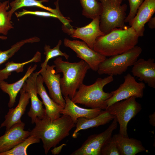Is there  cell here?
<instances>
[{
  "label": "cell",
  "mask_w": 155,
  "mask_h": 155,
  "mask_svg": "<svg viewBox=\"0 0 155 155\" xmlns=\"http://www.w3.org/2000/svg\"><path fill=\"white\" fill-rule=\"evenodd\" d=\"M40 139L30 135L24 141L8 150L0 153V155H27V150L30 145L40 142Z\"/></svg>",
  "instance_id": "4316f807"
},
{
  "label": "cell",
  "mask_w": 155,
  "mask_h": 155,
  "mask_svg": "<svg viewBox=\"0 0 155 155\" xmlns=\"http://www.w3.org/2000/svg\"><path fill=\"white\" fill-rule=\"evenodd\" d=\"M131 72L134 77L139 78L141 82L144 81L148 86L155 88V63L153 59L147 60L140 58L134 63Z\"/></svg>",
  "instance_id": "9a60e30c"
},
{
  "label": "cell",
  "mask_w": 155,
  "mask_h": 155,
  "mask_svg": "<svg viewBox=\"0 0 155 155\" xmlns=\"http://www.w3.org/2000/svg\"><path fill=\"white\" fill-rule=\"evenodd\" d=\"M142 51V48L136 45L126 52L106 58L99 64L97 71L100 75H120L133 65Z\"/></svg>",
  "instance_id": "8992f818"
},
{
  "label": "cell",
  "mask_w": 155,
  "mask_h": 155,
  "mask_svg": "<svg viewBox=\"0 0 155 155\" xmlns=\"http://www.w3.org/2000/svg\"><path fill=\"white\" fill-rule=\"evenodd\" d=\"M37 65L30 66L27 68L24 75L18 81L11 84H9L4 80L0 81V88L2 91L7 94L9 96L8 106L11 108L16 102V97L27 79L33 72L37 68Z\"/></svg>",
  "instance_id": "603a6c76"
},
{
  "label": "cell",
  "mask_w": 155,
  "mask_h": 155,
  "mask_svg": "<svg viewBox=\"0 0 155 155\" xmlns=\"http://www.w3.org/2000/svg\"><path fill=\"white\" fill-rule=\"evenodd\" d=\"M129 2L130 11L125 19V23L129 24L135 17L137 10L144 0H128Z\"/></svg>",
  "instance_id": "4dcf8cb0"
},
{
  "label": "cell",
  "mask_w": 155,
  "mask_h": 155,
  "mask_svg": "<svg viewBox=\"0 0 155 155\" xmlns=\"http://www.w3.org/2000/svg\"><path fill=\"white\" fill-rule=\"evenodd\" d=\"M7 38V37L4 36H0V39L3 40H6Z\"/></svg>",
  "instance_id": "d590c367"
},
{
  "label": "cell",
  "mask_w": 155,
  "mask_h": 155,
  "mask_svg": "<svg viewBox=\"0 0 155 155\" xmlns=\"http://www.w3.org/2000/svg\"><path fill=\"white\" fill-rule=\"evenodd\" d=\"M101 3L102 10L100 15V27L104 34L116 28L125 29L127 6L122 4L124 0H97Z\"/></svg>",
  "instance_id": "5b68a950"
},
{
  "label": "cell",
  "mask_w": 155,
  "mask_h": 155,
  "mask_svg": "<svg viewBox=\"0 0 155 155\" xmlns=\"http://www.w3.org/2000/svg\"><path fill=\"white\" fill-rule=\"evenodd\" d=\"M148 27L151 29L155 28V17H151L148 22Z\"/></svg>",
  "instance_id": "836d02e7"
},
{
  "label": "cell",
  "mask_w": 155,
  "mask_h": 155,
  "mask_svg": "<svg viewBox=\"0 0 155 155\" xmlns=\"http://www.w3.org/2000/svg\"><path fill=\"white\" fill-rule=\"evenodd\" d=\"M10 6L9 2H0V34L7 35L8 31L13 28L12 22L8 16Z\"/></svg>",
  "instance_id": "83f0119b"
},
{
  "label": "cell",
  "mask_w": 155,
  "mask_h": 155,
  "mask_svg": "<svg viewBox=\"0 0 155 155\" xmlns=\"http://www.w3.org/2000/svg\"><path fill=\"white\" fill-rule=\"evenodd\" d=\"M17 18L26 15H31L44 17H52L59 19L58 17L55 14L49 11H30L23 9L21 11L15 12Z\"/></svg>",
  "instance_id": "1f68e13d"
},
{
  "label": "cell",
  "mask_w": 155,
  "mask_h": 155,
  "mask_svg": "<svg viewBox=\"0 0 155 155\" xmlns=\"http://www.w3.org/2000/svg\"><path fill=\"white\" fill-rule=\"evenodd\" d=\"M74 38L80 39L85 42L91 49L93 46L97 38L104 34L100 27V16L93 19L88 24L84 27L73 28L68 33Z\"/></svg>",
  "instance_id": "5bb4252c"
},
{
  "label": "cell",
  "mask_w": 155,
  "mask_h": 155,
  "mask_svg": "<svg viewBox=\"0 0 155 155\" xmlns=\"http://www.w3.org/2000/svg\"><path fill=\"white\" fill-rule=\"evenodd\" d=\"M113 80V76L110 75L103 78H98L90 85L83 84L71 100L75 104L83 105L91 108H100L105 110L107 107L106 101L112 94L111 92H105L103 88Z\"/></svg>",
  "instance_id": "277c9868"
},
{
  "label": "cell",
  "mask_w": 155,
  "mask_h": 155,
  "mask_svg": "<svg viewBox=\"0 0 155 155\" xmlns=\"http://www.w3.org/2000/svg\"><path fill=\"white\" fill-rule=\"evenodd\" d=\"M149 121L150 124L153 126H155V113L154 112L153 114L149 116Z\"/></svg>",
  "instance_id": "e575fe53"
},
{
  "label": "cell",
  "mask_w": 155,
  "mask_h": 155,
  "mask_svg": "<svg viewBox=\"0 0 155 155\" xmlns=\"http://www.w3.org/2000/svg\"><path fill=\"white\" fill-rule=\"evenodd\" d=\"M43 83L42 77L39 74L36 80L37 93L45 106L46 115L51 120H54L61 116L60 113L63 108L54 101L48 95Z\"/></svg>",
  "instance_id": "d6986e66"
},
{
  "label": "cell",
  "mask_w": 155,
  "mask_h": 155,
  "mask_svg": "<svg viewBox=\"0 0 155 155\" xmlns=\"http://www.w3.org/2000/svg\"><path fill=\"white\" fill-rule=\"evenodd\" d=\"M25 125L22 121L15 124L0 137V153L11 149L30 135V131L24 130Z\"/></svg>",
  "instance_id": "4fadbf2b"
},
{
  "label": "cell",
  "mask_w": 155,
  "mask_h": 155,
  "mask_svg": "<svg viewBox=\"0 0 155 155\" xmlns=\"http://www.w3.org/2000/svg\"><path fill=\"white\" fill-rule=\"evenodd\" d=\"M82 8V14L93 19L100 16L102 10L100 3L97 0H80Z\"/></svg>",
  "instance_id": "484cf974"
},
{
  "label": "cell",
  "mask_w": 155,
  "mask_h": 155,
  "mask_svg": "<svg viewBox=\"0 0 155 155\" xmlns=\"http://www.w3.org/2000/svg\"><path fill=\"white\" fill-rule=\"evenodd\" d=\"M40 74L39 71L33 72L26 81L22 88L29 95L31 105L28 116L31 119V123L34 124L37 118H43L46 115L45 110L43 107V103L38 98L37 92L36 78Z\"/></svg>",
  "instance_id": "8fae6325"
},
{
  "label": "cell",
  "mask_w": 155,
  "mask_h": 155,
  "mask_svg": "<svg viewBox=\"0 0 155 155\" xmlns=\"http://www.w3.org/2000/svg\"><path fill=\"white\" fill-rule=\"evenodd\" d=\"M41 54L37 51L30 59L21 63H16L13 61L8 62L5 64V67L0 70V81L7 79L12 72L16 71L18 73L23 71L25 65L32 62L37 63L41 61Z\"/></svg>",
  "instance_id": "cb8c5ba5"
},
{
  "label": "cell",
  "mask_w": 155,
  "mask_h": 155,
  "mask_svg": "<svg viewBox=\"0 0 155 155\" xmlns=\"http://www.w3.org/2000/svg\"><path fill=\"white\" fill-rule=\"evenodd\" d=\"M54 65L47 64L46 67L39 71L44 83L46 86L49 96L55 102L63 108L65 100L62 96L60 83L61 74L56 72Z\"/></svg>",
  "instance_id": "7c38bea8"
},
{
  "label": "cell",
  "mask_w": 155,
  "mask_h": 155,
  "mask_svg": "<svg viewBox=\"0 0 155 155\" xmlns=\"http://www.w3.org/2000/svg\"><path fill=\"white\" fill-rule=\"evenodd\" d=\"M155 12V0H144L129 24L139 37L144 35L145 25Z\"/></svg>",
  "instance_id": "2e32d148"
},
{
  "label": "cell",
  "mask_w": 155,
  "mask_h": 155,
  "mask_svg": "<svg viewBox=\"0 0 155 155\" xmlns=\"http://www.w3.org/2000/svg\"><path fill=\"white\" fill-rule=\"evenodd\" d=\"M34 123L35 127L30 131V135L42 140L46 155L51 148L69 136L70 131L75 125L69 116L65 115L53 120L46 115L42 119L37 118Z\"/></svg>",
  "instance_id": "6da1fadb"
},
{
  "label": "cell",
  "mask_w": 155,
  "mask_h": 155,
  "mask_svg": "<svg viewBox=\"0 0 155 155\" xmlns=\"http://www.w3.org/2000/svg\"><path fill=\"white\" fill-rule=\"evenodd\" d=\"M136 98L135 96H131L116 102L105 109L116 117L119 125V133L123 135L128 136L127 124L142 109L141 104L137 101Z\"/></svg>",
  "instance_id": "52a82bcc"
},
{
  "label": "cell",
  "mask_w": 155,
  "mask_h": 155,
  "mask_svg": "<svg viewBox=\"0 0 155 155\" xmlns=\"http://www.w3.org/2000/svg\"><path fill=\"white\" fill-rule=\"evenodd\" d=\"M120 155H135L146 150L141 142L136 139L129 138L119 133L113 136Z\"/></svg>",
  "instance_id": "44dd1931"
},
{
  "label": "cell",
  "mask_w": 155,
  "mask_h": 155,
  "mask_svg": "<svg viewBox=\"0 0 155 155\" xmlns=\"http://www.w3.org/2000/svg\"><path fill=\"white\" fill-rule=\"evenodd\" d=\"M145 87L144 82H137L134 77L127 73L124 77L123 82L116 90L111 92L112 96L106 102V108L115 102L131 96L142 98Z\"/></svg>",
  "instance_id": "9c48e42d"
},
{
  "label": "cell",
  "mask_w": 155,
  "mask_h": 155,
  "mask_svg": "<svg viewBox=\"0 0 155 155\" xmlns=\"http://www.w3.org/2000/svg\"><path fill=\"white\" fill-rule=\"evenodd\" d=\"M62 43V40H59L57 45L52 49L51 48L50 45H45L44 47V54L46 55V57L44 62L41 64V69L45 68L49 60L53 58L58 56H63L67 60L68 59L69 55L65 53L62 52L60 50V46Z\"/></svg>",
  "instance_id": "f1b7e54d"
},
{
  "label": "cell",
  "mask_w": 155,
  "mask_h": 155,
  "mask_svg": "<svg viewBox=\"0 0 155 155\" xmlns=\"http://www.w3.org/2000/svg\"><path fill=\"white\" fill-rule=\"evenodd\" d=\"M63 98L65 104L61 111V114L69 116L75 124L78 118H94L98 115L103 111L100 108L87 109L82 108L74 103L69 97H63Z\"/></svg>",
  "instance_id": "ac0fdd59"
},
{
  "label": "cell",
  "mask_w": 155,
  "mask_h": 155,
  "mask_svg": "<svg viewBox=\"0 0 155 155\" xmlns=\"http://www.w3.org/2000/svg\"><path fill=\"white\" fill-rule=\"evenodd\" d=\"M56 72L61 73L60 78L61 90L63 97H69L71 99L77 90L83 84L86 75L90 67L85 61L81 60L78 62L71 63L63 61L59 57L53 61Z\"/></svg>",
  "instance_id": "3957f363"
},
{
  "label": "cell",
  "mask_w": 155,
  "mask_h": 155,
  "mask_svg": "<svg viewBox=\"0 0 155 155\" xmlns=\"http://www.w3.org/2000/svg\"><path fill=\"white\" fill-rule=\"evenodd\" d=\"M66 144H63L60 146L54 147V148L51 150L52 154L54 155L59 154L61 151L63 146H65Z\"/></svg>",
  "instance_id": "d6a6232c"
},
{
  "label": "cell",
  "mask_w": 155,
  "mask_h": 155,
  "mask_svg": "<svg viewBox=\"0 0 155 155\" xmlns=\"http://www.w3.org/2000/svg\"><path fill=\"white\" fill-rule=\"evenodd\" d=\"M114 117V116L105 110L98 115L94 118L90 119L84 117L78 118L75 123L76 129L72 135V137L73 138H76L78 132L80 130L106 124L113 120Z\"/></svg>",
  "instance_id": "7402d4cb"
},
{
  "label": "cell",
  "mask_w": 155,
  "mask_h": 155,
  "mask_svg": "<svg viewBox=\"0 0 155 155\" xmlns=\"http://www.w3.org/2000/svg\"><path fill=\"white\" fill-rule=\"evenodd\" d=\"M139 36L130 26L125 29L116 28L98 37L93 49L106 57L119 54L136 45Z\"/></svg>",
  "instance_id": "7a4b0ae2"
},
{
  "label": "cell",
  "mask_w": 155,
  "mask_h": 155,
  "mask_svg": "<svg viewBox=\"0 0 155 155\" xmlns=\"http://www.w3.org/2000/svg\"><path fill=\"white\" fill-rule=\"evenodd\" d=\"M63 44L73 51L77 57L86 62L90 69L95 71H97L99 64L106 58L90 48L83 41L65 38Z\"/></svg>",
  "instance_id": "30bf717a"
},
{
  "label": "cell",
  "mask_w": 155,
  "mask_h": 155,
  "mask_svg": "<svg viewBox=\"0 0 155 155\" xmlns=\"http://www.w3.org/2000/svg\"><path fill=\"white\" fill-rule=\"evenodd\" d=\"M100 155H120L116 143L113 137L102 148Z\"/></svg>",
  "instance_id": "f546056e"
},
{
  "label": "cell",
  "mask_w": 155,
  "mask_h": 155,
  "mask_svg": "<svg viewBox=\"0 0 155 155\" xmlns=\"http://www.w3.org/2000/svg\"><path fill=\"white\" fill-rule=\"evenodd\" d=\"M40 41L39 38L35 36L18 42L6 50L2 51L0 49V65L11 58L25 44L37 42Z\"/></svg>",
  "instance_id": "d4e9b609"
},
{
  "label": "cell",
  "mask_w": 155,
  "mask_h": 155,
  "mask_svg": "<svg viewBox=\"0 0 155 155\" xmlns=\"http://www.w3.org/2000/svg\"><path fill=\"white\" fill-rule=\"evenodd\" d=\"M20 96L18 103L14 108H10L5 116V120L0 128L6 127L5 131L15 124L22 121L21 118L24 114L30 99L28 93L22 88L20 91Z\"/></svg>",
  "instance_id": "e0dca14e"
},
{
  "label": "cell",
  "mask_w": 155,
  "mask_h": 155,
  "mask_svg": "<svg viewBox=\"0 0 155 155\" xmlns=\"http://www.w3.org/2000/svg\"><path fill=\"white\" fill-rule=\"evenodd\" d=\"M117 121L115 117L108 128L103 132L89 136L81 146L73 152L71 155H100L103 147L112 137L116 129Z\"/></svg>",
  "instance_id": "ba28073f"
},
{
  "label": "cell",
  "mask_w": 155,
  "mask_h": 155,
  "mask_svg": "<svg viewBox=\"0 0 155 155\" xmlns=\"http://www.w3.org/2000/svg\"><path fill=\"white\" fill-rule=\"evenodd\" d=\"M59 1L57 0L55 2L56 8L54 9L43 4V3L48 2L49 0H14L9 3L11 9L8 11V16L11 20L13 14L17 10L24 7H36L55 14L58 17V19L63 23L66 21V18L64 17L60 11Z\"/></svg>",
  "instance_id": "ffe728a7"
}]
</instances>
